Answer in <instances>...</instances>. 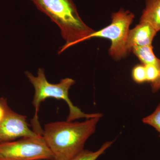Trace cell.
I'll list each match as a JSON object with an SVG mask.
<instances>
[{"label": "cell", "instance_id": "1", "mask_svg": "<svg viewBox=\"0 0 160 160\" xmlns=\"http://www.w3.org/2000/svg\"><path fill=\"white\" fill-rule=\"evenodd\" d=\"M102 117L87 119L83 122L66 120L46 124L42 137L54 156L53 160H70L81 153Z\"/></svg>", "mask_w": 160, "mask_h": 160}, {"label": "cell", "instance_id": "2", "mask_svg": "<svg viewBox=\"0 0 160 160\" xmlns=\"http://www.w3.org/2000/svg\"><path fill=\"white\" fill-rule=\"evenodd\" d=\"M31 1L39 10L47 15L59 28L66 43L60 48L58 53L84 42L94 32L81 18L72 0Z\"/></svg>", "mask_w": 160, "mask_h": 160}, {"label": "cell", "instance_id": "3", "mask_svg": "<svg viewBox=\"0 0 160 160\" xmlns=\"http://www.w3.org/2000/svg\"><path fill=\"white\" fill-rule=\"evenodd\" d=\"M25 74L34 89V95L32 104L35 108V113L31 120L32 129L39 135H42L43 130L39 121L38 113L41 103L48 98H54L65 101L69 106V112L67 121H73L80 118L89 119L97 117H102L101 113H85L79 108L74 106L69 97V89L75 83V81L70 78L62 79L58 84L49 83L46 77L45 70L42 68L38 70V75L34 76L29 71Z\"/></svg>", "mask_w": 160, "mask_h": 160}, {"label": "cell", "instance_id": "4", "mask_svg": "<svg viewBox=\"0 0 160 160\" xmlns=\"http://www.w3.org/2000/svg\"><path fill=\"white\" fill-rule=\"evenodd\" d=\"M42 136L0 143V160H53Z\"/></svg>", "mask_w": 160, "mask_h": 160}, {"label": "cell", "instance_id": "5", "mask_svg": "<svg viewBox=\"0 0 160 160\" xmlns=\"http://www.w3.org/2000/svg\"><path fill=\"white\" fill-rule=\"evenodd\" d=\"M134 18V15L130 12L120 10L112 14L110 25L99 31L93 32L86 38L85 41L93 38L109 39L111 42L109 54L115 60L121 59L128 53L126 43L129 26Z\"/></svg>", "mask_w": 160, "mask_h": 160}, {"label": "cell", "instance_id": "6", "mask_svg": "<svg viewBox=\"0 0 160 160\" xmlns=\"http://www.w3.org/2000/svg\"><path fill=\"white\" fill-rule=\"evenodd\" d=\"M39 136L41 135L30 129L26 116L17 113L11 109L0 122V143Z\"/></svg>", "mask_w": 160, "mask_h": 160}, {"label": "cell", "instance_id": "7", "mask_svg": "<svg viewBox=\"0 0 160 160\" xmlns=\"http://www.w3.org/2000/svg\"><path fill=\"white\" fill-rule=\"evenodd\" d=\"M158 32L150 24L145 22L129 30L126 43L127 52L131 51L135 46H150Z\"/></svg>", "mask_w": 160, "mask_h": 160}, {"label": "cell", "instance_id": "8", "mask_svg": "<svg viewBox=\"0 0 160 160\" xmlns=\"http://www.w3.org/2000/svg\"><path fill=\"white\" fill-rule=\"evenodd\" d=\"M140 22L149 23L158 32L160 31V0H146Z\"/></svg>", "mask_w": 160, "mask_h": 160}, {"label": "cell", "instance_id": "9", "mask_svg": "<svg viewBox=\"0 0 160 160\" xmlns=\"http://www.w3.org/2000/svg\"><path fill=\"white\" fill-rule=\"evenodd\" d=\"M131 51L144 66L153 65L160 68V59L158 58L154 54L152 45L135 46L132 49Z\"/></svg>", "mask_w": 160, "mask_h": 160}, {"label": "cell", "instance_id": "10", "mask_svg": "<svg viewBox=\"0 0 160 160\" xmlns=\"http://www.w3.org/2000/svg\"><path fill=\"white\" fill-rule=\"evenodd\" d=\"M114 141L106 142L97 151L92 152L88 150H83L76 157L70 160H96L105 152L113 144Z\"/></svg>", "mask_w": 160, "mask_h": 160}, {"label": "cell", "instance_id": "11", "mask_svg": "<svg viewBox=\"0 0 160 160\" xmlns=\"http://www.w3.org/2000/svg\"><path fill=\"white\" fill-rule=\"evenodd\" d=\"M142 122L153 127L159 133L160 137V103L152 114L143 119Z\"/></svg>", "mask_w": 160, "mask_h": 160}, {"label": "cell", "instance_id": "12", "mask_svg": "<svg viewBox=\"0 0 160 160\" xmlns=\"http://www.w3.org/2000/svg\"><path fill=\"white\" fill-rule=\"evenodd\" d=\"M132 77L136 82L142 83L147 82L146 67L144 65H138L132 69Z\"/></svg>", "mask_w": 160, "mask_h": 160}, {"label": "cell", "instance_id": "13", "mask_svg": "<svg viewBox=\"0 0 160 160\" xmlns=\"http://www.w3.org/2000/svg\"><path fill=\"white\" fill-rule=\"evenodd\" d=\"M145 67L147 82L152 83L156 81L160 76V68L153 65H146Z\"/></svg>", "mask_w": 160, "mask_h": 160}, {"label": "cell", "instance_id": "14", "mask_svg": "<svg viewBox=\"0 0 160 160\" xmlns=\"http://www.w3.org/2000/svg\"><path fill=\"white\" fill-rule=\"evenodd\" d=\"M10 109L7 100L3 98H0V122L2 120Z\"/></svg>", "mask_w": 160, "mask_h": 160}, {"label": "cell", "instance_id": "15", "mask_svg": "<svg viewBox=\"0 0 160 160\" xmlns=\"http://www.w3.org/2000/svg\"><path fill=\"white\" fill-rule=\"evenodd\" d=\"M152 89L153 92H156L160 89V75L159 77L156 81H155L151 83Z\"/></svg>", "mask_w": 160, "mask_h": 160}]
</instances>
